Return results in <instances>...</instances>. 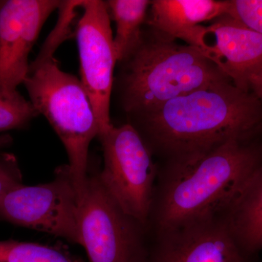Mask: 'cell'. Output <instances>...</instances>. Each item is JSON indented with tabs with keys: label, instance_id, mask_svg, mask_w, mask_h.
<instances>
[{
	"label": "cell",
	"instance_id": "1",
	"mask_svg": "<svg viewBox=\"0 0 262 262\" xmlns=\"http://www.w3.org/2000/svg\"><path fill=\"white\" fill-rule=\"evenodd\" d=\"M129 119L165 166L189 163L231 139L257 134L262 130V106L251 91L227 80Z\"/></svg>",
	"mask_w": 262,
	"mask_h": 262
},
{
	"label": "cell",
	"instance_id": "2",
	"mask_svg": "<svg viewBox=\"0 0 262 262\" xmlns=\"http://www.w3.org/2000/svg\"><path fill=\"white\" fill-rule=\"evenodd\" d=\"M256 134L231 139L189 163L158 168L147 225L155 234L225 215L262 165Z\"/></svg>",
	"mask_w": 262,
	"mask_h": 262
},
{
	"label": "cell",
	"instance_id": "3",
	"mask_svg": "<svg viewBox=\"0 0 262 262\" xmlns=\"http://www.w3.org/2000/svg\"><path fill=\"white\" fill-rule=\"evenodd\" d=\"M134 51L120 62L117 89L129 118L214 82L229 80L198 48L146 25Z\"/></svg>",
	"mask_w": 262,
	"mask_h": 262
},
{
	"label": "cell",
	"instance_id": "4",
	"mask_svg": "<svg viewBox=\"0 0 262 262\" xmlns=\"http://www.w3.org/2000/svg\"><path fill=\"white\" fill-rule=\"evenodd\" d=\"M72 18L60 15L24 81L30 102L44 115L64 146L71 173L80 192L89 170V147L99 135L94 108L83 84L63 72L54 57L59 45L70 34Z\"/></svg>",
	"mask_w": 262,
	"mask_h": 262
},
{
	"label": "cell",
	"instance_id": "5",
	"mask_svg": "<svg viewBox=\"0 0 262 262\" xmlns=\"http://www.w3.org/2000/svg\"><path fill=\"white\" fill-rule=\"evenodd\" d=\"M80 246L89 262H146V227L125 213L90 168L79 210Z\"/></svg>",
	"mask_w": 262,
	"mask_h": 262
},
{
	"label": "cell",
	"instance_id": "6",
	"mask_svg": "<svg viewBox=\"0 0 262 262\" xmlns=\"http://www.w3.org/2000/svg\"><path fill=\"white\" fill-rule=\"evenodd\" d=\"M98 138L103 151V185L122 211L147 227L158 175L154 156L128 122L114 125Z\"/></svg>",
	"mask_w": 262,
	"mask_h": 262
},
{
	"label": "cell",
	"instance_id": "7",
	"mask_svg": "<svg viewBox=\"0 0 262 262\" xmlns=\"http://www.w3.org/2000/svg\"><path fill=\"white\" fill-rule=\"evenodd\" d=\"M81 195L68 165H62L51 182L21 184L2 196L0 219L80 245Z\"/></svg>",
	"mask_w": 262,
	"mask_h": 262
},
{
	"label": "cell",
	"instance_id": "8",
	"mask_svg": "<svg viewBox=\"0 0 262 262\" xmlns=\"http://www.w3.org/2000/svg\"><path fill=\"white\" fill-rule=\"evenodd\" d=\"M79 8H82V14L76 26L75 35L80 80L94 108L99 136L114 126L110 117V102L117 60L111 19L104 1L80 0Z\"/></svg>",
	"mask_w": 262,
	"mask_h": 262
},
{
	"label": "cell",
	"instance_id": "9",
	"mask_svg": "<svg viewBox=\"0 0 262 262\" xmlns=\"http://www.w3.org/2000/svg\"><path fill=\"white\" fill-rule=\"evenodd\" d=\"M63 1L0 0V93H13L28 73L29 56L43 25Z\"/></svg>",
	"mask_w": 262,
	"mask_h": 262
},
{
	"label": "cell",
	"instance_id": "10",
	"mask_svg": "<svg viewBox=\"0 0 262 262\" xmlns=\"http://www.w3.org/2000/svg\"><path fill=\"white\" fill-rule=\"evenodd\" d=\"M222 216L191 222L156 234L146 262H253Z\"/></svg>",
	"mask_w": 262,
	"mask_h": 262
},
{
	"label": "cell",
	"instance_id": "11",
	"mask_svg": "<svg viewBox=\"0 0 262 262\" xmlns=\"http://www.w3.org/2000/svg\"><path fill=\"white\" fill-rule=\"evenodd\" d=\"M198 49L239 89L262 67V35L224 15L203 29Z\"/></svg>",
	"mask_w": 262,
	"mask_h": 262
},
{
	"label": "cell",
	"instance_id": "12",
	"mask_svg": "<svg viewBox=\"0 0 262 262\" xmlns=\"http://www.w3.org/2000/svg\"><path fill=\"white\" fill-rule=\"evenodd\" d=\"M227 1L155 0L151 1L146 24L174 39L198 47L202 23L225 15Z\"/></svg>",
	"mask_w": 262,
	"mask_h": 262
},
{
	"label": "cell",
	"instance_id": "13",
	"mask_svg": "<svg viewBox=\"0 0 262 262\" xmlns=\"http://www.w3.org/2000/svg\"><path fill=\"white\" fill-rule=\"evenodd\" d=\"M223 216L245 253L253 257L262 251V165Z\"/></svg>",
	"mask_w": 262,
	"mask_h": 262
},
{
	"label": "cell",
	"instance_id": "14",
	"mask_svg": "<svg viewBox=\"0 0 262 262\" xmlns=\"http://www.w3.org/2000/svg\"><path fill=\"white\" fill-rule=\"evenodd\" d=\"M110 19L116 27L113 38L117 63L125 59L134 51L142 34L151 1L148 0H108Z\"/></svg>",
	"mask_w": 262,
	"mask_h": 262
},
{
	"label": "cell",
	"instance_id": "15",
	"mask_svg": "<svg viewBox=\"0 0 262 262\" xmlns=\"http://www.w3.org/2000/svg\"><path fill=\"white\" fill-rule=\"evenodd\" d=\"M0 262H82L58 247L16 241H0Z\"/></svg>",
	"mask_w": 262,
	"mask_h": 262
},
{
	"label": "cell",
	"instance_id": "16",
	"mask_svg": "<svg viewBox=\"0 0 262 262\" xmlns=\"http://www.w3.org/2000/svg\"><path fill=\"white\" fill-rule=\"evenodd\" d=\"M37 115L30 101L18 91L0 93V133L24 128Z\"/></svg>",
	"mask_w": 262,
	"mask_h": 262
},
{
	"label": "cell",
	"instance_id": "17",
	"mask_svg": "<svg viewBox=\"0 0 262 262\" xmlns=\"http://www.w3.org/2000/svg\"><path fill=\"white\" fill-rule=\"evenodd\" d=\"M225 15L262 35V0H228Z\"/></svg>",
	"mask_w": 262,
	"mask_h": 262
},
{
	"label": "cell",
	"instance_id": "18",
	"mask_svg": "<svg viewBox=\"0 0 262 262\" xmlns=\"http://www.w3.org/2000/svg\"><path fill=\"white\" fill-rule=\"evenodd\" d=\"M22 177L16 158L13 155H0V198L13 188L21 185Z\"/></svg>",
	"mask_w": 262,
	"mask_h": 262
},
{
	"label": "cell",
	"instance_id": "19",
	"mask_svg": "<svg viewBox=\"0 0 262 262\" xmlns=\"http://www.w3.org/2000/svg\"><path fill=\"white\" fill-rule=\"evenodd\" d=\"M248 86L249 91L258 98L262 106V67L251 77Z\"/></svg>",
	"mask_w": 262,
	"mask_h": 262
},
{
	"label": "cell",
	"instance_id": "20",
	"mask_svg": "<svg viewBox=\"0 0 262 262\" xmlns=\"http://www.w3.org/2000/svg\"><path fill=\"white\" fill-rule=\"evenodd\" d=\"M12 143V138L8 134L0 135V155L3 153V150L10 146Z\"/></svg>",
	"mask_w": 262,
	"mask_h": 262
}]
</instances>
